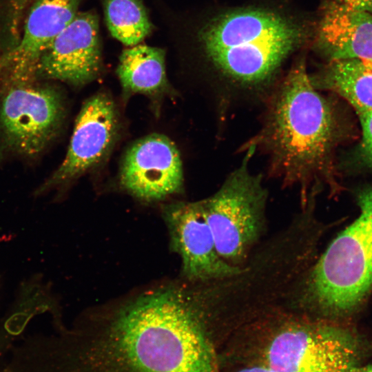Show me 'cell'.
<instances>
[{
  "instance_id": "obj_1",
  "label": "cell",
  "mask_w": 372,
  "mask_h": 372,
  "mask_svg": "<svg viewBox=\"0 0 372 372\" xmlns=\"http://www.w3.org/2000/svg\"><path fill=\"white\" fill-rule=\"evenodd\" d=\"M29 372H216L214 338L184 279L145 289L39 337Z\"/></svg>"
},
{
  "instance_id": "obj_2",
  "label": "cell",
  "mask_w": 372,
  "mask_h": 372,
  "mask_svg": "<svg viewBox=\"0 0 372 372\" xmlns=\"http://www.w3.org/2000/svg\"><path fill=\"white\" fill-rule=\"evenodd\" d=\"M282 230L254 249L240 271L228 277L196 282L198 300L214 335L224 323L254 320L283 307L316 259L329 227L309 203Z\"/></svg>"
},
{
  "instance_id": "obj_3",
  "label": "cell",
  "mask_w": 372,
  "mask_h": 372,
  "mask_svg": "<svg viewBox=\"0 0 372 372\" xmlns=\"http://www.w3.org/2000/svg\"><path fill=\"white\" fill-rule=\"evenodd\" d=\"M338 135L333 107L312 84L302 57L273 90L260 130L245 146L262 149L270 171L299 188L302 209L331 176Z\"/></svg>"
},
{
  "instance_id": "obj_4",
  "label": "cell",
  "mask_w": 372,
  "mask_h": 372,
  "mask_svg": "<svg viewBox=\"0 0 372 372\" xmlns=\"http://www.w3.org/2000/svg\"><path fill=\"white\" fill-rule=\"evenodd\" d=\"M311 33L285 11L260 6L227 8L209 18L198 32L203 54L216 73L239 88L264 87Z\"/></svg>"
},
{
  "instance_id": "obj_5",
  "label": "cell",
  "mask_w": 372,
  "mask_h": 372,
  "mask_svg": "<svg viewBox=\"0 0 372 372\" xmlns=\"http://www.w3.org/2000/svg\"><path fill=\"white\" fill-rule=\"evenodd\" d=\"M357 217L316 259L290 299L294 310L347 323L372 293V185L356 196Z\"/></svg>"
},
{
  "instance_id": "obj_6",
  "label": "cell",
  "mask_w": 372,
  "mask_h": 372,
  "mask_svg": "<svg viewBox=\"0 0 372 372\" xmlns=\"http://www.w3.org/2000/svg\"><path fill=\"white\" fill-rule=\"evenodd\" d=\"M265 331V364L278 372H353L366 346L347 323L285 307L256 319Z\"/></svg>"
},
{
  "instance_id": "obj_7",
  "label": "cell",
  "mask_w": 372,
  "mask_h": 372,
  "mask_svg": "<svg viewBox=\"0 0 372 372\" xmlns=\"http://www.w3.org/2000/svg\"><path fill=\"white\" fill-rule=\"evenodd\" d=\"M243 149L247 152L240 165L216 193L200 200L219 255L239 267L246 262L264 234L268 196L261 176L249 168L256 147L248 145Z\"/></svg>"
},
{
  "instance_id": "obj_8",
  "label": "cell",
  "mask_w": 372,
  "mask_h": 372,
  "mask_svg": "<svg viewBox=\"0 0 372 372\" xmlns=\"http://www.w3.org/2000/svg\"><path fill=\"white\" fill-rule=\"evenodd\" d=\"M34 76H0V156L34 158L55 138L64 118L61 94Z\"/></svg>"
},
{
  "instance_id": "obj_9",
  "label": "cell",
  "mask_w": 372,
  "mask_h": 372,
  "mask_svg": "<svg viewBox=\"0 0 372 372\" xmlns=\"http://www.w3.org/2000/svg\"><path fill=\"white\" fill-rule=\"evenodd\" d=\"M118 130L117 110L108 94L99 92L86 100L63 161L34 194L39 196L65 185L99 165L112 149Z\"/></svg>"
},
{
  "instance_id": "obj_10",
  "label": "cell",
  "mask_w": 372,
  "mask_h": 372,
  "mask_svg": "<svg viewBox=\"0 0 372 372\" xmlns=\"http://www.w3.org/2000/svg\"><path fill=\"white\" fill-rule=\"evenodd\" d=\"M172 249L181 259L182 278L206 282L238 273L240 267L229 264L219 255L200 200L176 202L163 209Z\"/></svg>"
},
{
  "instance_id": "obj_11",
  "label": "cell",
  "mask_w": 372,
  "mask_h": 372,
  "mask_svg": "<svg viewBox=\"0 0 372 372\" xmlns=\"http://www.w3.org/2000/svg\"><path fill=\"white\" fill-rule=\"evenodd\" d=\"M102 68L98 16L94 11L79 12L45 50L35 76L81 87L99 77Z\"/></svg>"
},
{
  "instance_id": "obj_12",
  "label": "cell",
  "mask_w": 372,
  "mask_h": 372,
  "mask_svg": "<svg viewBox=\"0 0 372 372\" xmlns=\"http://www.w3.org/2000/svg\"><path fill=\"white\" fill-rule=\"evenodd\" d=\"M119 182L122 189L145 202L161 201L181 193L183 165L175 144L159 134L136 141L123 157Z\"/></svg>"
},
{
  "instance_id": "obj_13",
  "label": "cell",
  "mask_w": 372,
  "mask_h": 372,
  "mask_svg": "<svg viewBox=\"0 0 372 372\" xmlns=\"http://www.w3.org/2000/svg\"><path fill=\"white\" fill-rule=\"evenodd\" d=\"M82 0H34L19 39L0 55V76H35L40 58L72 21Z\"/></svg>"
},
{
  "instance_id": "obj_14",
  "label": "cell",
  "mask_w": 372,
  "mask_h": 372,
  "mask_svg": "<svg viewBox=\"0 0 372 372\" xmlns=\"http://www.w3.org/2000/svg\"><path fill=\"white\" fill-rule=\"evenodd\" d=\"M318 48L331 61L372 60V14L331 1L316 28Z\"/></svg>"
},
{
  "instance_id": "obj_15",
  "label": "cell",
  "mask_w": 372,
  "mask_h": 372,
  "mask_svg": "<svg viewBox=\"0 0 372 372\" xmlns=\"http://www.w3.org/2000/svg\"><path fill=\"white\" fill-rule=\"evenodd\" d=\"M116 74L126 97L134 94L151 97L172 94L162 48L138 44L124 50Z\"/></svg>"
},
{
  "instance_id": "obj_16",
  "label": "cell",
  "mask_w": 372,
  "mask_h": 372,
  "mask_svg": "<svg viewBox=\"0 0 372 372\" xmlns=\"http://www.w3.org/2000/svg\"><path fill=\"white\" fill-rule=\"evenodd\" d=\"M310 79L316 89L329 90L344 98L358 114L372 110V69L362 60L331 61Z\"/></svg>"
},
{
  "instance_id": "obj_17",
  "label": "cell",
  "mask_w": 372,
  "mask_h": 372,
  "mask_svg": "<svg viewBox=\"0 0 372 372\" xmlns=\"http://www.w3.org/2000/svg\"><path fill=\"white\" fill-rule=\"evenodd\" d=\"M111 35L127 46L140 44L154 25L142 0H101Z\"/></svg>"
},
{
  "instance_id": "obj_18",
  "label": "cell",
  "mask_w": 372,
  "mask_h": 372,
  "mask_svg": "<svg viewBox=\"0 0 372 372\" xmlns=\"http://www.w3.org/2000/svg\"><path fill=\"white\" fill-rule=\"evenodd\" d=\"M362 132V152L364 161L372 167V110L358 114Z\"/></svg>"
},
{
  "instance_id": "obj_19",
  "label": "cell",
  "mask_w": 372,
  "mask_h": 372,
  "mask_svg": "<svg viewBox=\"0 0 372 372\" xmlns=\"http://www.w3.org/2000/svg\"><path fill=\"white\" fill-rule=\"evenodd\" d=\"M338 3L348 6L354 9L371 12L372 11V0H334Z\"/></svg>"
},
{
  "instance_id": "obj_20",
  "label": "cell",
  "mask_w": 372,
  "mask_h": 372,
  "mask_svg": "<svg viewBox=\"0 0 372 372\" xmlns=\"http://www.w3.org/2000/svg\"><path fill=\"white\" fill-rule=\"evenodd\" d=\"M236 372H278L272 368L265 365L254 366L242 369Z\"/></svg>"
},
{
  "instance_id": "obj_21",
  "label": "cell",
  "mask_w": 372,
  "mask_h": 372,
  "mask_svg": "<svg viewBox=\"0 0 372 372\" xmlns=\"http://www.w3.org/2000/svg\"><path fill=\"white\" fill-rule=\"evenodd\" d=\"M353 372H372V364L365 366H358Z\"/></svg>"
},
{
  "instance_id": "obj_22",
  "label": "cell",
  "mask_w": 372,
  "mask_h": 372,
  "mask_svg": "<svg viewBox=\"0 0 372 372\" xmlns=\"http://www.w3.org/2000/svg\"><path fill=\"white\" fill-rule=\"evenodd\" d=\"M367 66L372 69V60L371 61H362Z\"/></svg>"
}]
</instances>
